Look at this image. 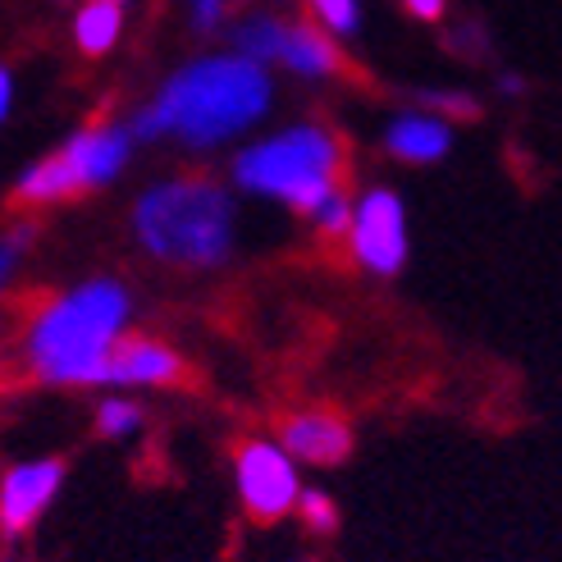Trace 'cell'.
Returning a JSON list of instances; mask_svg holds the SVG:
<instances>
[{
  "instance_id": "cell-1",
  "label": "cell",
  "mask_w": 562,
  "mask_h": 562,
  "mask_svg": "<svg viewBox=\"0 0 562 562\" xmlns=\"http://www.w3.org/2000/svg\"><path fill=\"white\" fill-rule=\"evenodd\" d=\"M274 82L270 69L247 55H202L165 78L151 105L137 110V137H175L188 151H211L243 137L270 115Z\"/></svg>"
},
{
  "instance_id": "cell-20",
  "label": "cell",
  "mask_w": 562,
  "mask_h": 562,
  "mask_svg": "<svg viewBox=\"0 0 562 562\" xmlns=\"http://www.w3.org/2000/svg\"><path fill=\"white\" fill-rule=\"evenodd\" d=\"M188 14L202 33H211V27H220V19H224V0H188Z\"/></svg>"
},
{
  "instance_id": "cell-9",
  "label": "cell",
  "mask_w": 562,
  "mask_h": 562,
  "mask_svg": "<svg viewBox=\"0 0 562 562\" xmlns=\"http://www.w3.org/2000/svg\"><path fill=\"white\" fill-rule=\"evenodd\" d=\"M380 147L389 160L398 165H439L448 151H453V124H448L443 115H435V110H398L384 133H380Z\"/></svg>"
},
{
  "instance_id": "cell-2",
  "label": "cell",
  "mask_w": 562,
  "mask_h": 562,
  "mask_svg": "<svg viewBox=\"0 0 562 562\" xmlns=\"http://www.w3.org/2000/svg\"><path fill=\"white\" fill-rule=\"evenodd\" d=\"M133 297L120 279H88L46 302L23 334L27 371L46 384H101L105 361L124 339Z\"/></svg>"
},
{
  "instance_id": "cell-22",
  "label": "cell",
  "mask_w": 562,
  "mask_h": 562,
  "mask_svg": "<svg viewBox=\"0 0 562 562\" xmlns=\"http://www.w3.org/2000/svg\"><path fill=\"white\" fill-rule=\"evenodd\" d=\"M10 105H14V74L0 69V124L10 120Z\"/></svg>"
},
{
  "instance_id": "cell-16",
  "label": "cell",
  "mask_w": 562,
  "mask_h": 562,
  "mask_svg": "<svg viewBox=\"0 0 562 562\" xmlns=\"http://www.w3.org/2000/svg\"><path fill=\"white\" fill-rule=\"evenodd\" d=\"M352 211H357V196H348L344 188H334L306 220H312L316 229L329 234V238H348V229H352Z\"/></svg>"
},
{
  "instance_id": "cell-5",
  "label": "cell",
  "mask_w": 562,
  "mask_h": 562,
  "mask_svg": "<svg viewBox=\"0 0 562 562\" xmlns=\"http://www.w3.org/2000/svg\"><path fill=\"white\" fill-rule=\"evenodd\" d=\"M133 143H137L133 124L82 128L55 156L27 165V170L19 175V183H14V196L23 206H55V202H69V196H78V192L115 183L133 160Z\"/></svg>"
},
{
  "instance_id": "cell-11",
  "label": "cell",
  "mask_w": 562,
  "mask_h": 562,
  "mask_svg": "<svg viewBox=\"0 0 562 562\" xmlns=\"http://www.w3.org/2000/svg\"><path fill=\"white\" fill-rule=\"evenodd\" d=\"M183 375V361L156 344V339H120L105 361L101 384L110 389H151V384H175Z\"/></svg>"
},
{
  "instance_id": "cell-15",
  "label": "cell",
  "mask_w": 562,
  "mask_h": 562,
  "mask_svg": "<svg viewBox=\"0 0 562 562\" xmlns=\"http://www.w3.org/2000/svg\"><path fill=\"white\" fill-rule=\"evenodd\" d=\"M97 430L105 439H128V435L143 430V407H137L133 398H105L97 407Z\"/></svg>"
},
{
  "instance_id": "cell-4",
  "label": "cell",
  "mask_w": 562,
  "mask_h": 562,
  "mask_svg": "<svg viewBox=\"0 0 562 562\" xmlns=\"http://www.w3.org/2000/svg\"><path fill=\"white\" fill-rule=\"evenodd\" d=\"M229 175L251 196H270V202H284L297 215H312L339 188L344 143H339V133L316 120L289 124L261 137V143L243 147L229 165Z\"/></svg>"
},
{
  "instance_id": "cell-21",
  "label": "cell",
  "mask_w": 562,
  "mask_h": 562,
  "mask_svg": "<svg viewBox=\"0 0 562 562\" xmlns=\"http://www.w3.org/2000/svg\"><path fill=\"white\" fill-rule=\"evenodd\" d=\"M403 10L420 23H439L448 14V0H403Z\"/></svg>"
},
{
  "instance_id": "cell-18",
  "label": "cell",
  "mask_w": 562,
  "mask_h": 562,
  "mask_svg": "<svg viewBox=\"0 0 562 562\" xmlns=\"http://www.w3.org/2000/svg\"><path fill=\"white\" fill-rule=\"evenodd\" d=\"M27 247H33V224H19V229L0 234V293H5V284L19 274Z\"/></svg>"
},
{
  "instance_id": "cell-19",
  "label": "cell",
  "mask_w": 562,
  "mask_h": 562,
  "mask_svg": "<svg viewBox=\"0 0 562 562\" xmlns=\"http://www.w3.org/2000/svg\"><path fill=\"white\" fill-rule=\"evenodd\" d=\"M420 105L435 110V115H443V120H475L481 115V101L467 97V92H426Z\"/></svg>"
},
{
  "instance_id": "cell-14",
  "label": "cell",
  "mask_w": 562,
  "mask_h": 562,
  "mask_svg": "<svg viewBox=\"0 0 562 562\" xmlns=\"http://www.w3.org/2000/svg\"><path fill=\"white\" fill-rule=\"evenodd\" d=\"M306 5H312V19L329 37L348 42L361 33V0H306Z\"/></svg>"
},
{
  "instance_id": "cell-17",
  "label": "cell",
  "mask_w": 562,
  "mask_h": 562,
  "mask_svg": "<svg viewBox=\"0 0 562 562\" xmlns=\"http://www.w3.org/2000/svg\"><path fill=\"white\" fill-rule=\"evenodd\" d=\"M297 517L306 530H316V536H334V530H339V503H334L325 490H302Z\"/></svg>"
},
{
  "instance_id": "cell-8",
  "label": "cell",
  "mask_w": 562,
  "mask_h": 562,
  "mask_svg": "<svg viewBox=\"0 0 562 562\" xmlns=\"http://www.w3.org/2000/svg\"><path fill=\"white\" fill-rule=\"evenodd\" d=\"M60 485H65V462H55V458L10 467L5 481H0V530L5 536H23L50 508Z\"/></svg>"
},
{
  "instance_id": "cell-23",
  "label": "cell",
  "mask_w": 562,
  "mask_h": 562,
  "mask_svg": "<svg viewBox=\"0 0 562 562\" xmlns=\"http://www.w3.org/2000/svg\"><path fill=\"white\" fill-rule=\"evenodd\" d=\"M120 5H124V10H128V5H133V0H120Z\"/></svg>"
},
{
  "instance_id": "cell-3",
  "label": "cell",
  "mask_w": 562,
  "mask_h": 562,
  "mask_svg": "<svg viewBox=\"0 0 562 562\" xmlns=\"http://www.w3.org/2000/svg\"><path fill=\"white\" fill-rule=\"evenodd\" d=\"M133 234L165 266H220L234 247V196L192 175L151 183L133 206Z\"/></svg>"
},
{
  "instance_id": "cell-6",
  "label": "cell",
  "mask_w": 562,
  "mask_h": 562,
  "mask_svg": "<svg viewBox=\"0 0 562 562\" xmlns=\"http://www.w3.org/2000/svg\"><path fill=\"white\" fill-rule=\"evenodd\" d=\"M348 251L367 274H380V279L403 274L407 251H412V234H407V206L393 188L375 183V188H367L357 196Z\"/></svg>"
},
{
  "instance_id": "cell-13",
  "label": "cell",
  "mask_w": 562,
  "mask_h": 562,
  "mask_svg": "<svg viewBox=\"0 0 562 562\" xmlns=\"http://www.w3.org/2000/svg\"><path fill=\"white\" fill-rule=\"evenodd\" d=\"M124 5L120 0H82V10L74 14V42L82 55H105L115 50L124 33Z\"/></svg>"
},
{
  "instance_id": "cell-7",
  "label": "cell",
  "mask_w": 562,
  "mask_h": 562,
  "mask_svg": "<svg viewBox=\"0 0 562 562\" xmlns=\"http://www.w3.org/2000/svg\"><path fill=\"white\" fill-rule=\"evenodd\" d=\"M297 467L302 462L289 453L284 443H274V439H247L238 448V462H234L243 508L257 517V521H279V517L297 513V498L306 490Z\"/></svg>"
},
{
  "instance_id": "cell-10",
  "label": "cell",
  "mask_w": 562,
  "mask_h": 562,
  "mask_svg": "<svg viewBox=\"0 0 562 562\" xmlns=\"http://www.w3.org/2000/svg\"><path fill=\"white\" fill-rule=\"evenodd\" d=\"M279 443L302 462V467H339L352 453V426L339 412H293L279 430Z\"/></svg>"
},
{
  "instance_id": "cell-12",
  "label": "cell",
  "mask_w": 562,
  "mask_h": 562,
  "mask_svg": "<svg viewBox=\"0 0 562 562\" xmlns=\"http://www.w3.org/2000/svg\"><path fill=\"white\" fill-rule=\"evenodd\" d=\"M279 69H289L306 82H321L334 78L344 69V50L339 37H329L321 23H293L289 19V33H284V50H279Z\"/></svg>"
}]
</instances>
